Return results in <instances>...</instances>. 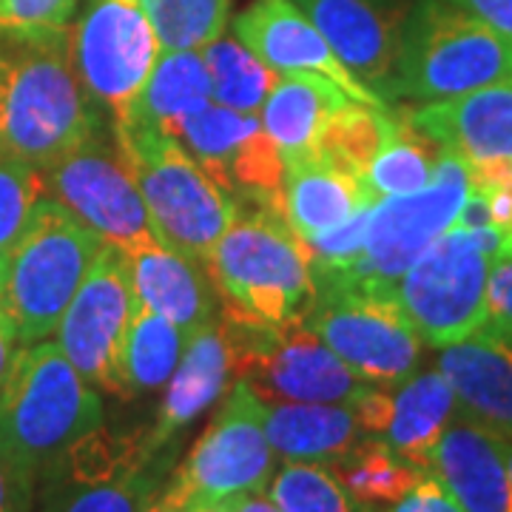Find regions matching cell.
<instances>
[{
    "mask_svg": "<svg viewBox=\"0 0 512 512\" xmlns=\"http://www.w3.org/2000/svg\"><path fill=\"white\" fill-rule=\"evenodd\" d=\"M12 43L0 52V148L43 171L100 131V106L74 72L69 29Z\"/></svg>",
    "mask_w": 512,
    "mask_h": 512,
    "instance_id": "6da1fadb",
    "label": "cell"
},
{
    "mask_svg": "<svg viewBox=\"0 0 512 512\" xmlns=\"http://www.w3.org/2000/svg\"><path fill=\"white\" fill-rule=\"evenodd\" d=\"M106 424L100 390L86 382L57 342L20 345L0 387V456L26 478Z\"/></svg>",
    "mask_w": 512,
    "mask_h": 512,
    "instance_id": "7a4b0ae2",
    "label": "cell"
},
{
    "mask_svg": "<svg viewBox=\"0 0 512 512\" xmlns=\"http://www.w3.org/2000/svg\"><path fill=\"white\" fill-rule=\"evenodd\" d=\"M114 140L146 202L154 237L208 268L214 248L239 217L237 205L163 128L114 126Z\"/></svg>",
    "mask_w": 512,
    "mask_h": 512,
    "instance_id": "3957f363",
    "label": "cell"
},
{
    "mask_svg": "<svg viewBox=\"0 0 512 512\" xmlns=\"http://www.w3.org/2000/svg\"><path fill=\"white\" fill-rule=\"evenodd\" d=\"M512 83V43L447 0H416L407 12L390 97L439 103Z\"/></svg>",
    "mask_w": 512,
    "mask_h": 512,
    "instance_id": "277c9868",
    "label": "cell"
},
{
    "mask_svg": "<svg viewBox=\"0 0 512 512\" xmlns=\"http://www.w3.org/2000/svg\"><path fill=\"white\" fill-rule=\"evenodd\" d=\"M103 239L52 197H40L15 251L6 259L0 311L18 345L55 336L77 288L103 251Z\"/></svg>",
    "mask_w": 512,
    "mask_h": 512,
    "instance_id": "5b68a950",
    "label": "cell"
},
{
    "mask_svg": "<svg viewBox=\"0 0 512 512\" xmlns=\"http://www.w3.org/2000/svg\"><path fill=\"white\" fill-rule=\"evenodd\" d=\"M504 256H512L510 225H453L404 271L396 296L424 345H456L487 322V282Z\"/></svg>",
    "mask_w": 512,
    "mask_h": 512,
    "instance_id": "8992f818",
    "label": "cell"
},
{
    "mask_svg": "<svg viewBox=\"0 0 512 512\" xmlns=\"http://www.w3.org/2000/svg\"><path fill=\"white\" fill-rule=\"evenodd\" d=\"M316 299L305 322L367 384L393 387L416 373L421 336L396 296V285L353 271L313 274Z\"/></svg>",
    "mask_w": 512,
    "mask_h": 512,
    "instance_id": "52a82bcc",
    "label": "cell"
},
{
    "mask_svg": "<svg viewBox=\"0 0 512 512\" xmlns=\"http://www.w3.org/2000/svg\"><path fill=\"white\" fill-rule=\"evenodd\" d=\"M222 308L262 319H305L316 299L313 271L302 239L279 211H239L208 259Z\"/></svg>",
    "mask_w": 512,
    "mask_h": 512,
    "instance_id": "ba28073f",
    "label": "cell"
},
{
    "mask_svg": "<svg viewBox=\"0 0 512 512\" xmlns=\"http://www.w3.org/2000/svg\"><path fill=\"white\" fill-rule=\"evenodd\" d=\"M220 328L231 353V379L265 404L356 402L362 382L305 319L262 322L222 308Z\"/></svg>",
    "mask_w": 512,
    "mask_h": 512,
    "instance_id": "9c48e42d",
    "label": "cell"
},
{
    "mask_svg": "<svg viewBox=\"0 0 512 512\" xmlns=\"http://www.w3.org/2000/svg\"><path fill=\"white\" fill-rule=\"evenodd\" d=\"M174 467V450L154 453L148 427L100 424L37 478V512H148Z\"/></svg>",
    "mask_w": 512,
    "mask_h": 512,
    "instance_id": "30bf717a",
    "label": "cell"
},
{
    "mask_svg": "<svg viewBox=\"0 0 512 512\" xmlns=\"http://www.w3.org/2000/svg\"><path fill=\"white\" fill-rule=\"evenodd\" d=\"M265 410L268 404L248 384L231 382L220 413L171 470L154 510L185 512L268 490L276 456L265 433Z\"/></svg>",
    "mask_w": 512,
    "mask_h": 512,
    "instance_id": "8fae6325",
    "label": "cell"
},
{
    "mask_svg": "<svg viewBox=\"0 0 512 512\" xmlns=\"http://www.w3.org/2000/svg\"><path fill=\"white\" fill-rule=\"evenodd\" d=\"M140 299L126 251L103 245L55 330L57 348L94 390L128 399L123 348Z\"/></svg>",
    "mask_w": 512,
    "mask_h": 512,
    "instance_id": "7c38bea8",
    "label": "cell"
},
{
    "mask_svg": "<svg viewBox=\"0 0 512 512\" xmlns=\"http://www.w3.org/2000/svg\"><path fill=\"white\" fill-rule=\"evenodd\" d=\"M43 194L72 211L89 231L120 251H134L154 237L146 202L120 154L117 140L100 131L89 143L40 171Z\"/></svg>",
    "mask_w": 512,
    "mask_h": 512,
    "instance_id": "4fadbf2b",
    "label": "cell"
},
{
    "mask_svg": "<svg viewBox=\"0 0 512 512\" xmlns=\"http://www.w3.org/2000/svg\"><path fill=\"white\" fill-rule=\"evenodd\" d=\"M74 72L114 123L126 117L160 57V43L140 0H92L69 32Z\"/></svg>",
    "mask_w": 512,
    "mask_h": 512,
    "instance_id": "5bb4252c",
    "label": "cell"
},
{
    "mask_svg": "<svg viewBox=\"0 0 512 512\" xmlns=\"http://www.w3.org/2000/svg\"><path fill=\"white\" fill-rule=\"evenodd\" d=\"M171 134L237 208L254 205L282 214L285 163L259 123V114L208 103Z\"/></svg>",
    "mask_w": 512,
    "mask_h": 512,
    "instance_id": "9a60e30c",
    "label": "cell"
},
{
    "mask_svg": "<svg viewBox=\"0 0 512 512\" xmlns=\"http://www.w3.org/2000/svg\"><path fill=\"white\" fill-rule=\"evenodd\" d=\"M473 188L470 168L456 154L441 151L433 183L413 194L373 202L367 248L353 274L396 285L436 239L453 228L461 202Z\"/></svg>",
    "mask_w": 512,
    "mask_h": 512,
    "instance_id": "2e32d148",
    "label": "cell"
},
{
    "mask_svg": "<svg viewBox=\"0 0 512 512\" xmlns=\"http://www.w3.org/2000/svg\"><path fill=\"white\" fill-rule=\"evenodd\" d=\"M231 32L276 74H322L353 103L387 109V100L345 69L325 35L293 0H254L234 18Z\"/></svg>",
    "mask_w": 512,
    "mask_h": 512,
    "instance_id": "e0dca14e",
    "label": "cell"
},
{
    "mask_svg": "<svg viewBox=\"0 0 512 512\" xmlns=\"http://www.w3.org/2000/svg\"><path fill=\"white\" fill-rule=\"evenodd\" d=\"M356 80L390 100L410 0H293Z\"/></svg>",
    "mask_w": 512,
    "mask_h": 512,
    "instance_id": "ac0fdd59",
    "label": "cell"
},
{
    "mask_svg": "<svg viewBox=\"0 0 512 512\" xmlns=\"http://www.w3.org/2000/svg\"><path fill=\"white\" fill-rule=\"evenodd\" d=\"M353 410L365 436L382 439L421 470L430 467L441 433L461 413L456 393L441 370L413 373L393 387L370 384L353 402Z\"/></svg>",
    "mask_w": 512,
    "mask_h": 512,
    "instance_id": "d6986e66",
    "label": "cell"
},
{
    "mask_svg": "<svg viewBox=\"0 0 512 512\" xmlns=\"http://www.w3.org/2000/svg\"><path fill=\"white\" fill-rule=\"evenodd\" d=\"M439 370L461 413L512 439V322L487 319L467 339L441 348Z\"/></svg>",
    "mask_w": 512,
    "mask_h": 512,
    "instance_id": "ffe728a7",
    "label": "cell"
},
{
    "mask_svg": "<svg viewBox=\"0 0 512 512\" xmlns=\"http://www.w3.org/2000/svg\"><path fill=\"white\" fill-rule=\"evenodd\" d=\"M427 470L464 512H512V473L501 436L467 413H458L441 433Z\"/></svg>",
    "mask_w": 512,
    "mask_h": 512,
    "instance_id": "44dd1931",
    "label": "cell"
},
{
    "mask_svg": "<svg viewBox=\"0 0 512 512\" xmlns=\"http://www.w3.org/2000/svg\"><path fill=\"white\" fill-rule=\"evenodd\" d=\"M441 151L467 165L512 160V83L404 111Z\"/></svg>",
    "mask_w": 512,
    "mask_h": 512,
    "instance_id": "7402d4cb",
    "label": "cell"
},
{
    "mask_svg": "<svg viewBox=\"0 0 512 512\" xmlns=\"http://www.w3.org/2000/svg\"><path fill=\"white\" fill-rule=\"evenodd\" d=\"M231 382V353L220 319H214L188 339L180 365L165 384L157 419L148 427V447L154 453L177 450L183 430L220 402Z\"/></svg>",
    "mask_w": 512,
    "mask_h": 512,
    "instance_id": "603a6c76",
    "label": "cell"
},
{
    "mask_svg": "<svg viewBox=\"0 0 512 512\" xmlns=\"http://www.w3.org/2000/svg\"><path fill=\"white\" fill-rule=\"evenodd\" d=\"M126 256L143 308L160 313L188 339L217 319L220 293L205 265L165 248L160 239H151Z\"/></svg>",
    "mask_w": 512,
    "mask_h": 512,
    "instance_id": "cb8c5ba5",
    "label": "cell"
},
{
    "mask_svg": "<svg viewBox=\"0 0 512 512\" xmlns=\"http://www.w3.org/2000/svg\"><path fill=\"white\" fill-rule=\"evenodd\" d=\"M373 202L362 177L325 163L316 154L285 165L282 217L299 239L319 237Z\"/></svg>",
    "mask_w": 512,
    "mask_h": 512,
    "instance_id": "d4e9b609",
    "label": "cell"
},
{
    "mask_svg": "<svg viewBox=\"0 0 512 512\" xmlns=\"http://www.w3.org/2000/svg\"><path fill=\"white\" fill-rule=\"evenodd\" d=\"M348 103H353L348 94L322 74H279L259 123L288 165L313 154L322 128Z\"/></svg>",
    "mask_w": 512,
    "mask_h": 512,
    "instance_id": "484cf974",
    "label": "cell"
},
{
    "mask_svg": "<svg viewBox=\"0 0 512 512\" xmlns=\"http://www.w3.org/2000/svg\"><path fill=\"white\" fill-rule=\"evenodd\" d=\"M265 433L276 461H316V464H333L365 436L353 402L268 404Z\"/></svg>",
    "mask_w": 512,
    "mask_h": 512,
    "instance_id": "4316f807",
    "label": "cell"
},
{
    "mask_svg": "<svg viewBox=\"0 0 512 512\" xmlns=\"http://www.w3.org/2000/svg\"><path fill=\"white\" fill-rule=\"evenodd\" d=\"M211 100V77L202 52H160L126 117L114 126H151L174 131Z\"/></svg>",
    "mask_w": 512,
    "mask_h": 512,
    "instance_id": "83f0119b",
    "label": "cell"
},
{
    "mask_svg": "<svg viewBox=\"0 0 512 512\" xmlns=\"http://www.w3.org/2000/svg\"><path fill=\"white\" fill-rule=\"evenodd\" d=\"M362 510H387L413 490L424 470L399 456L390 444L362 436L348 453L328 464Z\"/></svg>",
    "mask_w": 512,
    "mask_h": 512,
    "instance_id": "f1b7e54d",
    "label": "cell"
},
{
    "mask_svg": "<svg viewBox=\"0 0 512 512\" xmlns=\"http://www.w3.org/2000/svg\"><path fill=\"white\" fill-rule=\"evenodd\" d=\"M399 128V111L348 103L322 128L313 154L348 174L365 177L367 165L382 154Z\"/></svg>",
    "mask_w": 512,
    "mask_h": 512,
    "instance_id": "f546056e",
    "label": "cell"
},
{
    "mask_svg": "<svg viewBox=\"0 0 512 512\" xmlns=\"http://www.w3.org/2000/svg\"><path fill=\"white\" fill-rule=\"evenodd\" d=\"M185 345L188 336L183 330L140 305L123 348V382L128 399L165 387L183 359Z\"/></svg>",
    "mask_w": 512,
    "mask_h": 512,
    "instance_id": "4dcf8cb0",
    "label": "cell"
},
{
    "mask_svg": "<svg viewBox=\"0 0 512 512\" xmlns=\"http://www.w3.org/2000/svg\"><path fill=\"white\" fill-rule=\"evenodd\" d=\"M200 52L211 77V100L225 109L259 114L279 74L234 35L217 37Z\"/></svg>",
    "mask_w": 512,
    "mask_h": 512,
    "instance_id": "1f68e13d",
    "label": "cell"
},
{
    "mask_svg": "<svg viewBox=\"0 0 512 512\" xmlns=\"http://www.w3.org/2000/svg\"><path fill=\"white\" fill-rule=\"evenodd\" d=\"M439 157L441 148L427 134H421L419 128L407 120V114H399V128L393 140L367 165L362 180L373 200L413 194L433 183Z\"/></svg>",
    "mask_w": 512,
    "mask_h": 512,
    "instance_id": "d6a6232c",
    "label": "cell"
},
{
    "mask_svg": "<svg viewBox=\"0 0 512 512\" xmlns=\"http://www.w3.org/2000/svg\"><path fill=\"white\" fill-rule=\"evenodd\" d=\"M163 52H200L225 35L231 0H140Z\"/></svg>",
    "mask_w": 512,
    "mask_h": 512,
    "instance_id": "836d02e7",
    "label": "cell"
},
{
    "mask_svg": "<svg viewBox=\"0 0 512 512\" xmlns=\"http://www.w3.org/2000/svg\"><path fill=\"white\" fill-rule=\"evenodd\" d=\"M265 493L282 512H365L328 464L316 461H282Z\"/></svg>",
    "mask_w": 512,
    "mask_h": 512,
    "instance_id": "e575fe53",
    "label": "cell"
},
{
    "mask_svg": "<svg viewBox=\"0 0 512 512\" xmlns=\"http://www.w3.org/2000/svg\"><path fill=\"white\" fill-rule=\"evenodd\" d=\"M43 197L40 171L0 148V259L6 262Z\"/></svg>",
    "mask_w": 512,
    "mask_h": 512,
    "instance_id": "d590c367",
    "label": "cell"
},
{
    "mask_svg": "<svg viewBox=\"0 0 512 512\" xmlns=\"http://www.w3.org/2000/svg\"><path fill=\"white\" fill-rule=\"evenodd\" d=\"M370 211L373 205L359 208L350 220L330 228L325 234L311 239H302L305 256L311 262L313 274H328V271H353L359 268L367 248V228H370Z\"/></svg>",
    "mask_w": 512,
    "mask_h": 512,
    "instance_id": "8d00e7d4",
    "label": "cell"
},
{
    "mask_svg": "<svg viewBox=\"0 0 512 512\" xmlns=\"http://www.w3.org/2000/svg\"><path fill=\"white\" fill-rule=\"evenodd\" d=\"M77 0H0V35L40 40L69 29Z\"/></svg>",
    "mask_w": 512,
    "mask_h": 512,
    "instance_id": "74e56055",
    "label": "cell"
},
{
    "mask_svg": "<svg viewBox=\"0 0 512 512\" xmlns=\"http://www.w3.org/2000/svg\"><path fill=\"white\" fill-rule=\"evenodd\" d=\"M382 512H464L458 507V501L450 495V490L441 484L439 478L430 470H424V476L413 484V490L399 498L396 504H390Z\"/></svg>",
    "mask_w": 512,
    "mask_h": 512,
    "instance_id": "f35d334b",
    "label": "cell"
},
{
    "mask_svg": "<svg viewBox=\"0 0 512 512\" xmlns=\"http://www.w3.org/2000/svg\"><path fill=\"white\" fill-rule=\"evenodd\" d=\"M37 484L0 456V512H35Z\"/></svg>",
    "mask_w": 512,
    "mask_h": 512,
    "instance_id": "ab89813d",
    "label": "cell"
},
{
    "mask_svg": "<svg viewBox=\"0 0 512 512\" xmlns=\"http://www.w3.org/2000/svg\"><path fill=\"white\" fill-rule=\"evenodd\" d=\"M487 319L512 322V256L498 259L487 282Z\"/></svg>",
    "mask_w": 512,
    "mask_h": 512,
    "instance_id": "60d3db41",
    "label": "cell"
},
{
    "mask_svg": "<svg viewBox=\"0 0 512 512\" xmlns=\"http://www.w3.org/2000/svg\"><path fill=\"white\" fill-rule=\"evenodd\" d=\"M447 3L490 23L495 32H501L512 43V0H447Z\"/></svg>",
    "mask_w": 512,
    "mask_h": 512,
    "instance_id": "b9f144b4",
    "label": "cell"
},
{
    "mask_svg": "<svg viewBox=\"0 0 512 512\" xmlns=\"http://www.w3.org/2000/svg\"><path fill=\"white\" fill-rule=\"evenodd\" d=\"M18 336H15V328H12V322L3 316L0 311V387L6 382V376H9V367L15 362V353H18Z\"/></svg>",
    "mask_w": 512,
    "mask_h": 512,
    "instance_id": "7bdbcfd3",
    "label": "cell"
},
{
    "mask_svg": "<svg viewBox=\"0 0 512 512\" xmlns=\"http://www.w3.org/2000/svg\"><path fill=\"white\" fill-rule=\"evenodd\" d=\"M231 507H234V512H282L265 490L262 493H248L242 495V498H234Z\"/></svg>",
    "mask_w": 512,
    "mask_h": 512,
    "instance_id": "ee69618b",
    "label": "cell"
},
{
    "mask_svg": "<svg viewBox=\"0 0 512 512\" xmlns=\"http://www.w3.org/2000/svg\"><path fill=\"white\" fill-rule=\"evenodd\" d=\"M185 512H234V507H231V501H225V504H208V507H194Z\"/></svg>",
    "mask_w": 512,
    "mask_h": 512,
    "instance_id": "f6af8a7d",
    "label": "cell"
},
{
    "mask_svg": "<svg viewBox=\"0 0 512 512\" xmlns=\"http://www.w3.org/2000/svg\"><path fill=\"white\" fill-rule=\"evenodd\" d=\"M501 447H504V458H507V467H510L512 473V439H504V436H501Z\"/></svg>",
    "mask_w": 512,
    "mask_h": 512,
    "instance_id": "bcb514c9",
    "label": "cell"
},
{
    "mask_svg": "<svg viewBox=\"0 0 512 512\" xmlns=\"http://www.w3.org/2000/svg\"><path fill=\"white\" fill-rule=\"evenodd\" d=\"M3 274H6V262L0 259V288H3Z\"/></svg>",
    "mask_w": 512,
    "mask_h": 512,
    "instance_id": "7dc6e473",
    "label": "cell"
},
{
    "mask_svg": "<svg viewBox=\"0 0 512 512\" xmlns=\"http://www.w3.org/2000/svg\"><path fill=\"white\" fill-rule=\"evenodd\" d=\"M148 512H160V510H154V504H151V510H148Z\"/></svg>",
    "mask_w": 512,
    "mask_h": 512,
    "instance_id": "c3c4849f",
    "label": "cell"
},
{
    "mask_svg": "<svg viewBox=\"0 0 512 512\" xmlns=\"http://www.w3.org/2000/svg\"><path fill=\"white\" fill-rule=\"evenodd\" d=\"M510 231H512V220H510Z\"/></svg>",
    "mask_w": 512,
    "mask_h": 512,
    "instance_id": "681fc988",
    "label": "cell"
}]
</instances>
